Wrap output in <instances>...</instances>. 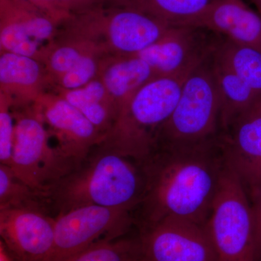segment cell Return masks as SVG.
<instances>
[{"instance_id": "cell-8", "label": "cell", "mask_w": 261, "mask_h": 261, "mask_svg": "<svg viewBox=\"0 0 261 261\" xmlns=\"http://www.w3.org/2000/svg\"><path fill=\"white\" fill-rule=\"evenodd\" d=\"M55 243L48 261H63L97 243L124 236L135 224L128 207L87 205L55 217Z\"/></svg>"}, {"instance_id": "cell-7", "label": "cell", "mask_w": 261, "mask_h": 261, "mask_svg": "<svg viewBox=\"0 0 261 261\" xmlns=\"http://www.w3.org/2000/svg\"><path fill=\"white\" fill-rule=\"evenodd\" d=\"M81 27L107 54L130 56L157 42L171 25L130 5L108 3L102 10L84 15Z\"/></svg>"}, {"instance_id": "cell-13", "label": "cell", "mask_w": 261, "mask_h": 261, "mask_svg": "<svg viewBox=\"0 0 261 261\" xmlns=\"http://www.w3.org/2000/svg\"><path fill=\"white\" fill-rule=\"evenodd\" d=\"M195 29L171 27L159 40L135 56L145 61L157 77L189 74L211 56L215 47L201 42Z\"/></svg>"}, {"instance_id": "cell-9", "label": "cell", "mask_w": 261, "mask_h": 261, "mask_svg": "<svg viewBox=\"0 0 261 261\" xmlns=\"http://www.w3.org/2000/svg\"><path fill=\"white\" fill-rule=\"evenodd\" d=\"M139 237L147 261H219L207 224L167 218Z\"/></svg>"}, {"instance_id": "cell-11", "label": "cell", "mask_w": 261, "mask_h": 261, "mask_svg": "<svg viewBox=\"0 0 261 261\" xmlns=\"http://www.w3.org/2000/svg\"><path fill=\"white\" fill-rule=\"evenodd\" d=\"M56 147L77 166L104 140V136L77 108L60 94L45 92L33 104Z\"/></svg>"}, {"instance_id": "cell-6", "label": "cell", "mask_w": 261, "mask_h": 261, "mask_svg": "<svg viewBox=\"0 0 261 261\" xmlns=\"http://www.w3.org/2000/svg\"><path fill=\"white\" fill-rule=\"evenodd\" d=\"M207 227L219 261H258L250 197L226 164Z\"/></svg>"}, {"instance_id": "cell-26", "label": "cell", "mask_w": 261, "mask_h": 261, "mask_svg": "<svg viewBox=\"0 0 261 261\" xmlns=\"http://www.w3.org/2000/svg\"><path fill=\"white\" fill-rule=\"evenodd\" d=\"M70 15H80L102 10L108 0H56Z\"/></svg>"}, {"instance_id": "cell-19", "label": "cell", "mask_w": 261, "mask_h": 261, "mask_svg": "<svg viewBox=\"0 0 261 261\" xmlns=\"http://www.w3.org/2000/svg\"><path fill=\"white\" fill-rule=\"evenodd\" d=\"M214 0H111L130 5L171 27H190Z\"/></svg>"}, {"instance_id": "cell-22", "label": "cell", "mask_w": 261, "mask_h": 261, "mask_svg": "<svg viewBox=\"0 0 261 261\" xmlns=\"http://www.w3.org/2000/svg\"><path fill=\"white\" fill-rule=\"evenodd\" d=\"M63 261H146L140 237L99 240Z\"/></svg>"}, {"instance_id": "cell-25", "label": "cell", "mask_w": 261, "mask_h": 261, "mask_svg": "<svg viewBox=\"0 0 261 261\" xmlns=\"http://www.w3.org/2000/svg\"><path fill=\"white\" fill-rule=\"evenodd\" d=\"M15 118L12 103L0 93V164L10 166L14 139Z\"/></svg>"}, {"instance_id": "cell-18", "label": "cell", "mask_w": 261, "mask_h": 261, "mask_svg": "<svg viewBox=\"0 0 261 261\" xmlns=\"http://www.w3.org/2000/svg\"><path fill=\"white\" fill-rule=\"evenodd\" d=\"M58 94L77 108L105 137L114 125L119 110L99 77L81 88L58 91Z\"/></svg>"}, {"instance_id": "cell-30", "label": "cell", "mask_w": 261, "mask_h": 261, "mask_svg": "<svg viewBox=\"0 0 261 261\" xmlns=\"http://www.w3.org/2000/svg\"><path fill=\"white\" fill-rule=\"evenodd\" d=\"M254 4L256 6L257 13L261 15V0H252Z\"/></svg>"}, {"instance_id": "cell-28", "label": "cell", "mask_w": 261, "mask_h": 261, "mask_svg": "<svg viewBox=\"0 0 261 261\" xmlns=\"http://www.w3.org/2000/svg\"><path fill=\"white\" fill-rule=\"evenodd\" d=\"M251 202L257 260L261 261V185L250 197Z\"/></svg>"}, {"instance_id": "cell-23", "label": "cell", "mask_w": 261, "mask_h": 261, "mask_svg": "<svg viewBox=\"0 0 261 261\" xmlns=\"http://www.w3.org/2000/svg\"><path fill=\"white\" fill-rule=\"evenodd\" d=\"M7 207H37L49 212L44 194L25 185L9 166L0 164V208Z\"/></svg>"}, {"instance_id": "cell-4", "label": "cell", "mask_w": 261, "mask_h": 261, "mask_svg": "<svg viewBox=\"0 0 261 261\" xmlns=\"http://www.w3.org/2000/svg\"><path fill=\"white\" fill-rule=\"evenodd\" d=\"M211 58L187 76L172 114L158 132L154 149L192 147L219 138L221 106Z\"/></svg>"}, {"instance_id": "cell-12", "label": "cell", "mask_w": 261, "mask_h": 261, "mask_svg": "<svg viewBox=\"0 0 261 261\" xmlns=\"http://www.w3.org/2000/svg\"><path fill=\"white\" fill-rule=\"evenodd\" d=\"M221 136L225 164L236 173L249 197L261 185V106L238 118Z\"/></svg>"}, {"instance_id": "cell-1", "label": "cell", "mask_w": 261, "mask_h": 261, "mask_svg": "<svg viewBox=\"0 0 261 261\" xmlns=\"http://www.w3.org/2000/svg\"><path fill=\"white\" fill-rule=\"evenodd\" d=\"M220 139L192 147L154 149L140 162L145 185L134 211L140 231L167 218L207 224L225 167Z\"/></svg>"}, {"instance_id": "cell-2", "label": "cell", "mask_w": 261, "mask_h": 261, "mask_svg": "<svg viewBox=\"0 0 261 261\" xmlns=\"http://www.w3.org/2000/svg\"><path fill=\"white\" fill-rule=\"evenodd\" d=\"M140 162L99 144L44 193L53 216L87 205L135 211L144 191Z\"/></svg>"}, {"instance_id": "cell-24", "label": "cell", "mask_w": 261, "mask_h": 261, "mask_svg": "<svg viewBox=\"0 0 261 261\" xmlns=\"http://www.w3.org/2000/svg\"><path fill=\"white\" fill-rule=\"evenodd\" d=\"M108 57L102 49H96L82 57L76 65L53 83L58 91L81 88L99 77L103 61Z\"/></svg>"}, {"instance_id": "cell-14", "label": "cell", "mask_w": 261, "mask_h": 261, "mask_svg": "<svg viewBox=\"0 0 261 261\" xmlns=\"http://www.w3.org/2000/svg\"><path fill=\"white\" fill-rule=\"evenodd\" d=\"M190 27L207 29L231 42L261 49V15L243 0H214Z\"/></svg>"}, {"instance_id": "cell-16", "label": "cell", "mask_w": 261, "mask_h": 261, "mask_svg": "<svg viewBox=\"0 0 261 261\" xmlns=\"http://www.w3.org/2000/svg\"><path fill=\"white\" fill-rule=\"evenodd\" d=\"M108 58L103 61L99 77L120 111L139 89L157 76L138 56Z\"/></svg>"}, {"instance_id": "cell-5", "label": "cell", "mask_w": 261, "mask_h": 261, "mask_svg": "<svg viewBox=\"0 0 261 261\" xmlns=\"http://www.w3.org/2000/svg\"><path fill=\"white\" fill-rule=\"evenodd\" d=\"M12 110L15 130L9 167L25 185L44 194L78 166L50 145V135L33 105Z\"/></svg>"}, {"instance_id": "cell-20", "label": "cell", "mask_w": 261, "mask_h": 261, "mask_svg": "<svg viewBox=\"0 0 261 261\" xmlns=\"http://www.w3.org/2000/svg\"><path fill=\"white\" fill-rule=\"evenodd\" d=\"M213 56L261 97V49L226 39L215 45Z\"/></svg>"}, {"instance_id": "cell-21", "label": "cell", "mask_w": 261, "mask_h": 261, "mask_svg": "<svg viewBox=\"0 0 261 261\" xmlns=\"http://www.w3.org/2000/svg\"><path fill=\"white\" fill-rule=\"evenodd\" d=\"M0 51L44 60L47 50L29 35L12 0L0 2Z\"/></svg>"}, {"instance_id": "cell-10", "label": "cell", "mask_w": 261, "mask_h": 261, "mask_svg": "<svg viewBox=\"0 0 261 261\" xmlns=\"http://www.w3.org/2000/svg\"><path fill=\"white\" fill-rule=\"evenodd\" d=\"M55 216L37 207L0 208L1 242L13 261H48L55 243Z\"/></svg>"}, {"instance_id": "cell-17", "label": "cell", "mask_w": 261, "mask_h": 261, "mask_svg": "<svg viewBox=\"0 0 261 261\" xmlns=\"http://www.w3.org/2000/svg\"><path fill=\"white\" fill-rule=\"evenodd\" d=\"M211 67L221 106V128L226 130L238 118L261 106V97L211 55Z\"/></svg>"}, {"instance_id": "cell-27", "label": "cell", "mask_w": 261, "mask_h": 261, "mask_svg": "<svg viewBox=\"0 0 261 261\" xmlns=\"http://www.w3.org/2000/svg\"><path fill=\"white\" fill-rule=\"evenodd\" d=\"M15 1L29 3L36 7L61 24L64 23L65 20L72 16L60 6L56 0H15Z\"/></svg>"}, {"instance_id": "cell-3", "label": "cell", "mask_w": 261, "mask_h": 261, "mask_svg": "<svg viewBox=\"0 0 261 261\" xmlns=\"http://www.w3.org/2000/svg\"><path fill=\"white\" fill-rule=\"evenodd\" d=\"M189 74L155 77L142 86L121 108L100 144L138 162L145 160L153 151L158 132L172 114Z\"/></svg>"}, {"instance_id": "cell-29", "label": "cell", "mask_w": 261, "mask_h": 261, "mask_svg": "<svg viewBox=\"0 0 261 261\" xmlns=\"http://www.w3.org/2000/svg\"><path fill=\"white\" fill-rule=\"evenodd\" d=\"M0 261H13L4 244L0 242Z\"/></svg>"}, {"instance_id": "cell-15", "label": "cell", "mask_w": 261, "mask_h": 261, "mask_svg": "<svg viewBox=\"0 0 261 261\" xmlns=\"http://www.w3.org/2000/svg\"><path fill=\"white\" fill-rule=\"evenodd\" d=\"M50 84L43 63L36 58L11 53L0 56V93L16 109L32 106Z\"/></svg>"}]
</instances>
